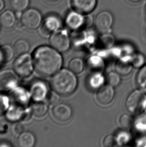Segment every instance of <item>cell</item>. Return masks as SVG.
I'll use <instances>...</instances> for the list:
<instances>
[{
	"label": "cell",
	"mask_w": 146,
	"mask_h": 147,
	"mask_svg": "<svg viewBox=\"0 0 146 147\" xmlns=\"http://www.w3.org/2000/svg\"><path fill=\"white\" fill-rule=\"evenodd\" d=\"M84 68L83 60L79 58H74L70 60L69 63V69L75 74H80Z\"/></svg>",
	"instance_id": "21"
},
{
	"label": "cell",
	"mask_w": 146,
	"mask_h": 147,
	"mask_svg": "<svg viewBox=\"0 0 146 147\" xmlns=\"http://www.w3.org/2000/svg\"><path fill=\"white\" fill-rule=\"evenodd\" d=\"M12 145H10V144L7 142H2L0 143V147H11Z\"/></svg>",
	"instance_id": "36"
},
{
	"label": "cell",
	"mask_w": 146,
	"mask_h": 147,
	"mask_svg": "<svg viewBox=\"0 0 146 147\" xmlns=\"http://www.w3.org/2000/svg\"><path fill=\"white\" fill-rule=\"evenodd\" d=\"M29 45L28 42L24 39L18 40L14 44V51L18 55L27 53L29 50Z\"/></svg>",
	"instance_id": "23"
},
{
	"label": "cell",
	"mask_w": 146,
	"mask_h": 147,
	"mask_svg": "<svg viewBox=\"0 0 146 147\" xmlns=\"http://www.w3.org/2000/svg\"><path fill=\"white\" fill-rule=\"evenodd\" d=\"M115 92L113 87L107 84L99 88L97 92V101L99 103L106 105L110 103L114 98Z\"/></svg>",
	"instance_id": "13"
},
{
	"label": "cell",
	"mask_w": 146,
	"mask_h": 147,
	"mask_svg": "<svg viewBox=\"0 0 146 147\" xmlns=\"http://www.w3.org/2000/svg\"><path fill=\"white\" fill-rule=\"evenodd\" d=\"M34 63L32 57L27 53L19 55L14 61V71L18 76L27 77L31 75L34 68Z\"/></svg>",
	"instance_id": "5"
},
{
	"label": "cell",
	"mask_w": 146,
	"mask_h": 147,
	"mask_svg": "<svg viewBox=\"0 0 146 147\" xmlns=\"http://www.w3.org/2000/svg\"><path fill=\"white\" fill-rule=\"evenodd\" d=\"M59 94H58L57 92H55L54 90V92L52 91V92H50L49 93H48L47 97L48 102L51 105H56L60 100Z\"/></svg>",
	"instance_id": "33"
},
{
	"label": "cell",
	"mask_w": 146,
	"mask_h": 147,
	"mask_svg": "<svg viewBox=\"0 0 146 147\" xmlns=\"http://www.w3.org/2000/svg\"><path fill=\"white\" fill-rule=\"evenodd\" d=\"M114 19L112 14L108 11H102L98 13L94 21L96 29L101 34L110 33Z\"/></svg>",
	"instance_id": "6"
},
{
	"label": "cell",
	"mask_w": 146,
	"mask_h": 147,
	"mask_svg": "<svg viewBox=\"0 0 146 147\" xmlns=\"http://www.w3.org/2000/svg\"><path fill=\"white\" fill-rule=\"evenodd\" d=\"M15 54L14 48L8 45H5L0 48V54L3 62L10 61Z\"/></svg>",
	"instance_id": "22"
},
{
	"label": "cell",
	"mask_w": 146,
	"mask_h": 147,
	"mask_svg": "<svg viewBox=\"0 0 146 147\" xmlns=\"http://www.w3.org/2000/svg\"><path fill=\"white\" fill-rule=\"evenodd\" d=\"M98 0H71L73 10L85 15L93 12L97 7Z\"/></svg>",
	"instance_id": "11"
},
{
	"label": "cell",
	"mask_w": 146,
	"mask_h": 147,
	"mask_svg": "<svg viewBox=\"0 0 146 147\" xmlns=\"http://www.w3.org/2000/svg\"><path fill=\"white\" fill-rule=\"evenodd\" d=\"M145 14H146V5H145Z\"/></svg>",
	"instance_id": "41"
},
{
	"label": "cell",
	"mask_w": 146,
	"mask_h": 147,
	"mask_svg": "<svg viewBox=\"0 0 146 147\" xmlns=\"http://www.w3.org/2000/svg\"><path fill=\"white\" fill-rule=\"evenodd\" d=\"M13 129L14 133L17 135H20L23 132H24V126L21 123H16L15 125H14Z\"/></svg>",
	"instance_id": "35"
},
{
	"label": "cell",
	"mask_w": 146,
	"mask_h": 147,
	"mask_svg": "<svg viewBox=\"0 0 146 147\" xmlns=\"http://www.w3.org/2000/svg\"><path fill=\"white\" fill-rule=\"evenodd\" d=\"M48 1H50V2H56V1H57L58 0H47Z\"/></svg>",
	"instance_id": "39"
},
{
	"label": "cell",
	"mask_w": 146,
	"mask_h": 147,
	"mask_svg": "<svg viewBox=\"0 0 146 147\" xmlns=\"http://www.w3.org/2000/svg\"><path fill=\"white\" fill-rule=\"evenodd\" d=\"M18 143L21 147H32L35 143V138L33 134L24 131L19 135L18 137Z\"/></svg>",
	"instance_id": "17"
},
{
	"label": "cell",
	"mask_w": 146,
	"mask_h": 147,
	"mask_svg": "<svg viewBox=\"0 0 146 147\" xmlns=\"http://www.w3.org/2000/svg\"><path fill=\"white\" fill-rule=\"evenodd\" d=\"M118 141L113 136H107L103 141V145L105 147H114L118 146Z\"/></svg>",
	"instance_id": "34"
},
{
	"label": "cell",
	"mask_w": 146,
	"mask_h": 147,
	"mask_svg": "<svg viewBox=\"0 0 146 147\" xmlns=\"http://www.w3.org/2000/svg\"><path fill=\"white\" fill-rule=\"evenodd\" d=\"M30 0H10L11 6L13 10L18 13L23 12L28 8Z\"/></svg>",
	"instance_id": "24"
},
{
	"label": "cell",
	"mask_w": 146,
	"mask_h": 147,
	"mask_svg": "<svg viewBox=\"0 0 146 147\" xmlns=\"http://www.w3.org/2000/svg\"><path fill=\"white\" fill-rule=\"evenodd\" d=\"M1 62H3V61H2V58H1V54H0V63H1Z\"/></svg>",
	"instance_id": "40"
},
{
	"label": "cell",
	"mask_w": 146,
	"mask_h": 147,
	"mask_svg": "<svg viewBox=\"0 0 146 147\" xmlns=\"http://www.w3.org/2000/svg\"><path fill=\"white\" fill-rule=\"evenodd\" d=\"M48 109L47 105L42 101H36L32 105V113L36 117H41L47 113Z\"/></svg>",
	"instance_id": "20"
},
{
	"label": "cell",
	"mask_w": 146,
	"mask_h": 147,
	"mask_svg": "<svg viewBox=\"0 0 146 147\" xmlns=\"http://www.w3.org/2000/svg\"><path fill=\"white\" fill-rule=\"evenodd\" d=\"M13 92L12 97L13 99L20 105H25L27 103L29 99V96L27 92L24 90H16Z\"/></svg>",
	"instance_id": "25"
},
{
	"label": "cell",
	"mask_w": 146,
	"mask_h": 147,
	"mask_svg": "<svg viewBox=\"0 0 146 147\" xmlns=\"http://www.w3.org/2000/svg\"><path fill=\"white\" fill-rule=\"evenodd\" d=\"M21 23L24 27L29 29H36L42 23L40 13L35 9L26 10L21 15Z\"/></svg>",
	"instance_id": "7"
},
{
	"label": "cell",
	"mask_w": 146,
	"mask_h": 147,
	"mask_svg": "<svg viewBox=\"0 0 146 147\" xmlns=\"http://www.w3.org/2000/svg\"><path fill=\"white\" fill-rule=\"evenodd\" d=\"M52 113L54 117L57 121L64 122L70 119L72 111L69 105L65 103H59L54 106Z\"/></svg>",
	"instance_id": "12"
},
{
	"label": "cell",
	"mask_w": 146,
	"mask_h": 147,
	"mask_svg": "<svg viewBox=\"0 0 146 147\" xmlns=\"http://www.w3.org/2000/svg\"><path fill=\"white\" fill-rule=\"evenodd\" d=\"M128 1H129V2H131V3H138V2H140L142 0H128Z\"/></svg>",
	"instance_id": "38"
},
{
	"label": "cell",
	"mask_w": 146,
	"mask_h": 147,
	"mask_svg": "<svg viewBox=\"0 0 146 147\" xmlns=\"http://www.w3.org/2000/svg\"><path fill=\"white\" fill-rule=\"evenodd\" d=\"M5 7V3L3 0H0V12L3 10Z\"/></svg>",
	"instance_id": "37"
},
{
	"label": "cell",
	"mask_w": 146,
	"mask_h": 147,
	"mask_svg": "<svg viewBox=\"0 0 146 147\" xmlns=\"http://www.w3.org/2000/svg\"><path fill=\"white\" fill-rule=\"evenodd\" d=\"M101 36V41L106 47H111L115 43V38L110 33L102 34Z\"/></svg>",
	"instance_id": "31"
},
{
	"label": "cell",
	"mask_w": 146,
	"mask_h": 147,
	"mask_svg": "<svg viewBox=\"0 0 146 147\" xmlns=\"http://www.w3.org/2000/svg\"><path fill=\"white\" fill-rule=\"evenodd\" d=\"M62 26L60 18L54 15L48 16L42 22L40 32L42 35L48 37L50 36L53 32L60 29Z\"/></svg>",
	"instance_id": "9"
},
{
	"label": "cell",
	"mask_w": 146,
	"mask_h": 147,
	"mask_svg": "<svg viewBox=\"0 0 146 147\" xmlns=\"http://www.w3.org/2000/svg\"><path fill=\"white\" fill-rule=\"evenodd\" d=\"M9 107V99L8 97L0 94V115L5 112Z\"/></svg>",
	"instance_id": "32"
},
{
	"label": "cell",
	"mask_w": 146,
	"mask_h": 147,
	"mask_svg": "<svg viewBox=\"0 0 146 147\" xmlns=\"http://www.w3.org/2000/svg\"><path fill=\"white\" fill-rule=\"evenodd\" d=\"M16 16L11 10H6L0 15V25L5 28H12L15 24Z\"/></svg>",
	"instance_id": "16"
},
{
	"label": "cell",
	"mask_w": 146,
	"mask_h": 147,
	"mask_svg": "<svg viewBox=\"0 0 146 147\" xmlns=\"http://www.w3.org/2000/svg\"><path fill=\"white\" fill-rule=\"evenodd\" d=\"M119 122L123 128L128 129L132 125L133 119L130 115L124 113L121 115Z\"/></svg>",
	"instance_id": "28"
},
{
	"label": "cell",
	"mask_w": 146,
	"mask_h": 147,
	"mask_svg": "<svg viewBox=\"0 0 146 147\" xmlns=\"http://www.w3.org/2000/svg\"><path fill=\"white\" fill-rule=\"evenodd\" d=\"M17 74L11 70L0 72V89L9 90L14 88L18 82Z\"/></svg>",
	"instance_id": "10"
},
{
	"label": "cell",
	"mask_w": 146,
	"mask_h": 147,
	"mask_svg": "<svg viewBox=\"0 0 146 147\" xmlns=\"http://www.w3.org/2000/svg\"><path fill=\"white\" fill-rule=\"evenodd\" d=\"M104 82V78L101 74H93L90 80L91 87L100 88Z\"/></svg>",
	"instance_id": "29"
},
{
	"label": "cell",
	"mask_w": 146,
	"mask_h": 147,
	"mask_svg": "<svg viewBox=\"0 0 146 147\" xmlns=\"http://www.w3.org/2000/svg\"><path fill=\"white\" fill-rule=\"evenodd\" d=\"M49 42L51 47L58 51L64 52L69 48L71 39L66 30L60 29L50 35Z\"/></svg>",
	"instance_id": "4"
},
{
	"label": "cell",
	"mask_w": 146,
	"mask_h": 147,
	"mask_svg": "<svg viewBox=\"0 0 146 147\" xmlns=\"http://www.w3.org/2000/svg\"><path fill=\"white\" fill-rule=\"evenodd\" d=\"M136 83L139 89L146 94V64L139 71L136 78Z\"/></svg>",
	"instance_id": "19"
},
{
	"label": "cell",
	"mask_w": 146,
	"mask_h": 147,
	"mask_svg": "<svg viewBox=\"0 0 146 147\" xmlns=\"http://www.w3.org/2000/svg\"><path fill=\"white\" fill-rule=\"evenodd\" d=\"M51 84L55 92L66 96L72 94L75 91L78 82L74 73L70 69H63L54 74Z\"/></svg>",
	"instance_id": "2"
},
{
	"label": "cell",
	"mask_w": 146,
	"mask_h": 147,
	"mask_svg": "<svg viewBox=\"0 0 146 147\" xmlns=\"http://www.w3.org/2000/svg\"><path fill=\"white\" fill-rule=\"evenodd\" d=\"M125 107L131 114L142 113L146 108V94L140 90H134L127 98Z\"/></svg>",
	"instance_id": "3"
},
{
	"label": "cell",
	"mask_w": 146,
	"mask_h": 147,
	"mask_svg": "<svg viewBox=\"0 0 146 147\" xmlns=\"http://www.w3.org/2000/svg\"><path fill=\"white\" fill-rule=\"evenodd\" d=\"M145 33H146V28H145Z\"/></svg>",
	"instance_id": "42"
},
{
	"label": "cell",
	"mask_w": 146,
	"mask_h": 147,
	"mask_svg": "<svg viewBox=\"0 0 146 147\" xmlns=\"http://www.w3.org/2000/svg\"><path fill=\"white\" fill-rule=\"evenodd\" d=\"M131 61L133 67L135 68L142 67L145 65V58L142 54H135L131 58Z\"/></svg>",
	"instance_id": "27"
},
{
	"label": "cell",
	"mask_w": 146,
	"mask_h": 147,
	"mask_svg": "<svg viewBox=\"0 0 146 147\" xmlns=\"http://www.w3.org/2000/svg\"><path fill=\"white\" fill-rule=\"evenodd\" d=\"M88 67L93 74H101L104 68L102 59L97 56L90 58L88 61Z\"/></svg>",
	"instance_id": "18"
},
{
	"label": "cell",
	"mask_w": 146,
	"mask_h": 147,
	"mask_svg": "<svg viewBox=\"0 0 146 147\" xmlns=\"http://www.w3.org/2000/svg\"><path fill=\"white\" fill-rule=\"evenodd\" d=\"M33 60L38 72L46 76L54 75L59 71L63 63L59 52L48 46L37 48L33 53Z\"/></svg>",
	"instance_id": "1"
},
{
	"label": "cell",
	"mask_w": 146,
	"mask_h": 147,
	"mask_svg": "<svg viewBox=\"0 0 146 147\" xmlns=\"http://www.w3.org/2000/svg\"><path fill=\"white\" fill-rule=\"evenodd\" d=\"M22 115V110L19 107H12L7 113V117L10 120H18Z\"/></svg>",
	"instance_id": "30"
},
{
	"label": "cell",
	"mask_w": 146,
	"mask_h": 147,
	"mask_svg": "<svg viewBox=\"0 0 146 147\" xmlns=\"http://www.w3.org/2000/svg\"><path fill=\"white\" fill-rule=\"evenodd\" d=\"M30 92L35 101H42L47 97L48 94L46 84L41 81L34 82L31 86Z\"/></svg>",
	"instance_id": "14"
},
{
	"label": "cell",
	"mask_w": 146,
	"mask_h": 147,
	"mask_svg": "<svg viewBox=\"0 0 146 147\" xmlns=\"http://www.w3.org/2000/svg\"><path fill=\"white\" fill-rule=\"evenodd\" d=\"M133 67L131 59L122 58L117 62L115 65V70L120 75L128 76L132 71Z\"/></svg>",
	"instance_id": "15"
},
{
	"label": "cell",
	"mask_w": 146,
	"mask_h": 147,
	"mask_svg": "<svg viewBox=\"0 0 146 147\" xmlns=\"http://www.w3.org/2000/svg\"><path fill=\"white\" fill-rule=\"evenodd\" d=\"M106 82L107 84L112 86L113 88L116 87L120 84L121 78L120 74H118L116 71L111 72L107 75Z\"/></svg>",
	"instance_id": "26"
},
{
	"label": "cell",
	"mask_w": 146,
	"mask_h": 147,
	"mask_svg": "<svg viewBox=\"0 0 146 147\" xmlns=\"http://www.w3.org/2000/svg\"><path fill=\"white\" fill-rule=\"evenodd\" d=\"M65 24L73 31L79 30L86 25V16L76 10H71L66 16Z\"/></svg>",
	"instance_id": "8"
}]
</instances>
